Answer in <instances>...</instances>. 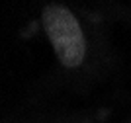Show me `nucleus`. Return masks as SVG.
Listing matches in <instances>:
<instances>
[{"mask_svg": "<svg viewBox=\"0 0 131 123\" xmlns=\"http://www.w3.org/2000/svg\"><path fill=\"white\" fill-rule=\"evenodd\" d=\"M41 24L61 64L67 69L78 66L86 55V39L74 14L65 6L49 4L41 14Z\"/></svg>", "mask_w": 131, "mask_h": 123, "instance_id": "1", "label": "nucleus"}]
</instances>
